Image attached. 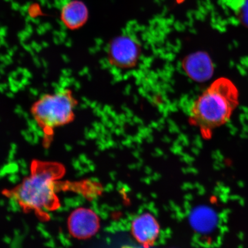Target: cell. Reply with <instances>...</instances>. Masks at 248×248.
Wrapping results in <instances>:
<instances>
[{
  "label": "cell",
  "mask_w": 248,
  "mask_h": 248,
  "mask_svg": "<svg viewBox=\"0 0 248 248\" xmlns=\"http://www.w3.org/2000/svg\"><path fill=\"white\" fill-rule=\"evenodd\" d=\"M78 101L72 91L62 88L46 93L34 102L31 114L46 140H51L55 130L73 123Z\"/></svg>",
  "instance_id": "3"
},
{
  "label": "cell",
  "mask_w": 248,
  "mask_h": 248,
  "mask_svg": "<svg viewBox=\"0 0 248 248\" xmlns=\"http://www.w3.org/2000/svg\"><path fill=\"white\" fill-rule=\"evenodd\" d=\"M122 248H136V247H131V246H125V247H123Z\"/></svg>",
  "instance_id": "10"
},
{
  "label": "cell",
  "mask_w": 248,
  "mask_h": 248,
  "mask_svg": "<svg viewBox=\"0 0 248 248\" xmlns=\"http://www.w3.org/2000/svg\"><path fill=\"white\" fill-rule=\"evenodd\" d=\"M140 54L137 42L131 37L120 36L110 43L108 49V57L110 64L121 69L134 67Z\"/></svg>",
  "instance_id": "4"
},
{
  "label": "cell",
  "mask_w": 248,
  "mask_h": 248,
  "mask_svg": "<svg viewBox=\"0 0 248 248\" xmlns=\"http://www.w3.org/2000/svg\"><path fill=\"white\" fill-rule=\"evenodd\" d=\"M160 227L154 217L144 213L135 218L132 222L133 236L139 243L145 247L152 246L159 234Z\"/></svg>",
  "instance_id": "6"
},
{
  "label": "cell",
  "mask_w": 248,
  "mask_h": 248,
  "mask_svg": "<svg viewBox=\"0 0 248 248\" xmlns=\"http://www.w3.org/2000/svg\"><path fill=\"white\" fill-rule=\"evenodd\" d=\"M238 102V92L231 80L220 78L195 100L190 109L192 124L209 138L216 128L227 123Z\"/></svg>",
  "instance_id": "1"
},
{
  "label": "cell",
  "mask_w": 248,
  "mask_h": 248,
  "mask_svg": "<svg viewBox=\"0 0 248 248\" xmlns=\"http://www.w3.org/2000/svg\"><path fill=\"white\" fill-rule=\"evenodd\" d=\"M71 234L78 239H86L94 235L100 228V219L93 210L80 207L74 211L68 220Z\"/></svg>",
  "instance_id": "5"
},
{
  "label": "cell",
  "mask_w": 248,
  "mask_h": 248,
  "mask_svg": "<svg viewBox=\"0 0 248 248\" xmlns=\"http://www.w3.org/2000/svg\"><path fill=\"white\" fill-rule=\"evenodd\" d=\"M184 64L188 75L198 81L205 80L212 75V63L208 56L203 52L189 56L186 59Z\"/></svg>",
  "instance_id": "9"
},
{
  "label": "cell",
  "mask_w": 248,
  "mask_h": 248,
  "mask_svg": "<svg viewBox=\"0 0 248 248\" xmlns=\"http://www.w3.org/2000/svg\"><path fill=\"white\" fill-rule=\"evenodd\" d=\"M63 168L50 162H33L31 175L11 193L24 209L41 213L52 211L60 205L56 194V181Z\"/></svg>",
  "instance_id": "2"
},
{
  "label": "cell",
  "mask_w": 248,
  "mask_h": 248,
  "mask_svg": "<svg viewBox=\"0 0 248 248\" xmlns=\"http://www.w3.org/2000/svg\"><path fill=\"white\" fill-rule=\"evenodd\" d=\"M88 16V8L82 1L71 0L62 7L61 17L65 27L75 30L86 23Z\"/></svg>",
  "instance_id": "8"
},
{
  "label": "cell",
  "mask_w": 248,
  "mask_h": 248,
  "mask_svg": "<svg viewBox=\"0 0 248 248\" xmlns=\"http://www.w3.org/2000/svg\"><path fill=\"white\" fill-rule=\"evenodd\" d=\"M219 218L216 210L207 206L195 208L190 216V222L195 231L200 233H210L218 228Z\"/></svg>",
  "instance_id": "7"
}]
</instances>
